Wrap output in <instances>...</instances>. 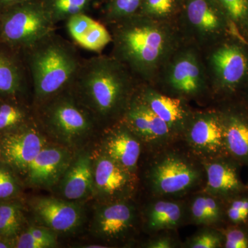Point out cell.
<instances>
[{"mask_svg": "<svg viewBox=\"0 0 248 248\" xmlns=\"http://www.w3.org/2000/svg\"><path fill=\"white\" fill-rule=\"evenodd\" d=\"M112 55L141 83L153 84L171 56L184 43L175 22L140 14L108 26Z\"/></svg>", "mask_w": 248, "mask_h": 248, "instance_id": "1", "label": "cell"}, {"mask_svg": "<svg viewBox=\"0 0 248 248\" xmlns=\"http://www.w3.org/2000/svg\"><path fill=\"white\" fill-rule=\"evenodd\" d=\"M141 84L112 55L84 59L69 86L99 124L108 127L122 120Z\"/></svg>", "mask_w": 248, "mask_h": 248, "instance_id": "2", "label": "cell"}, {"mask_svg": "<svg viewBox=\"0 0 248 248\" xmlns=\"http://www.w3.org/2000/svg\"><path fill=\"white\" fill-rule=\"evenodd\" d=\"M21 53L30 78L32 106L69 87L84 60L76 45L55 31Z\"/></svg>", "mask_w": 248, "mask_h": 248, "instance_id": "3", "label": "cell"}, {"mask_svg": "<svg viewBox=\"0 0 248 248\" xmlns=\"http://www.w3.org/2000/svg\"><path fill=\"white\" fill-rule=\"evenodd\" d=\"M180 140L150 152L145 184L151 197L184 200L203 190L205 172L202 160Z\"/></svg>", "mask_w": 248, "mask_h": 248, "instance_id": "4", "label": "cell"}, {"mask_svg": "<svg viewBox=\"0 0 248 248\" xmlns=\"http://www.w3.org/2000/svg\"><path fill=\"white\" fill-rule=\"evenodd\" d=\"M153 87L172 97L187 102L211 99L212 93L202 50L184 44L163 67Z\"/></svg>", "mask_w": 248, "mask_h": 248, "instance_id": "5", "label": "cell"}, {"mask_svg": "<svg viewBox=\"0 0 248 248\" xmlns=\"http://www.w3.org/2000/svg\"><path fill=\"white\" fill-rule=\"evenodd\" d=\"M32 109L39 128L66 142L84 138L99 124L70 87Z\"/></svg>", "mask_w": 248, "mask_h": 248, "instance_id": "6", "label": "cell"}, {"mask_svg": "<svg viewBox=\"0 0 248 248\" xmlns=\"http://www.w3.org/2000/svg\"><path fill=\"white\" fill-rule=\"evenodd\" d=\"M56 29L40 0H29L1 11L0 43L22 53Z\"/></svg>", "mask_w": 248, "mask_h": 248, "instance_id": "7", "label": "cell"}, {"mask_svg": "<svg viewBox=\"0 0 248 248\" xmlns=\"http://www.w3.org/2000/svg\"><path fill=\"white\" fill-rule=\"evenodd\" d=\"M175 23L184 42L203 51L223 40L231 22L216 0H183Z\"/></svg>", "mask_w": 248, "mask_h": 248, "instance_id": "8", "label": "cell"}, {"mask_svg": "<svg viewBox=\"0 0 248 248\" xmlns=\"http://www.w3.org/2000/svg\"><path fill=\"white\" fill-rule=\"evenodd\" d=\"M202 52L212 97L234 92L248 77V55L239 44L223 40Z\"/></svg>", "mask_w": 248, "mask_h": 248, "instance_id": "9", "label": "cell"}, {"mask_svg": "<svg viewBox=\"0 0 248 248\" xmlns=\"http://www.w3.org/2000/svg\"><path fill=\"white\" fill-rule=\"evenodd\" d=\"M182 140L202 161L228 156L221 111L195 110Z\"/></svg>", "mask_w": 248, "mask_h": 248, "instance_id": "10", "label": "cell"}, {"mask_svg": "<svg viewBox=\"0 0 248 248\" xmlns=\"http://www.w3.org/2000/svg\"><path fill=\"white\" fill-rule=\"evenodd\" d=\"M94 195L101 203L133 200L138 188V173L131 172L102 153L94 161Z\"/></svg>", "mask_w": 248, "mask_h": 248, "instance_id": "11", "label": "cell"}, {"mask_svg": "<svg viewBox=\"0 0 248 248\" xmlns=\"http://www.w3.org/2000/svg\"><path fill=\"white\" fill-rule=\"evenodd\" d=\"M148 153L179 141L164 121L135 94L122 120Z\"/></svg>", "mask_w": 248, "mask_h": 248, "instance_id": "12", "label": "cell"}, {"mask_svg": "<svg viewBox=\"0 0 248 248\" xmlns=\"http://www.w3.org/2000/svg\"><path fill=\"white\" fill-rule=\"evenodd\" d=\"M133 200L101 203L93 223L94 235L109 243L120 242L130 237L140 218Z\"/></svg>", "mask_w": 248, "mask_h": 248, "instance_id": "13", "label": "cell"}, {"mask_svg": "<svg viewBox=\"0 0 248 248\" xmlns=\"http://www.w3.org/2000/svg\"><path fill=\"white\" fill-rule=\"evenodd\" d=\"M45 137L35 122L0 136L1 161L18 175H25L29 165L46 146Z\"/></svg>", "mask_w": 248, "mask_h": 248, "instance_id": "14", "label": "cell"}, {"mask_svg": "<svg viewBox=\"0 0 248 248\" xmlns=\"http://www.w3.org/2000/svg\"><path fill=\"white\" fill-rule=\"evenodd\" d=\"M137 95L164 121L178 140H182L195 110L190 102L167 95L145 83L139 86Z\"/></svg>", "mask_w": 248, "mask_h": 248, "instance_id": "15", "label": "cell"}, {"mask_svg": "<svg viewBox=\"0 0 248 248\" xmlns=\"http://www.w3.org/2000/svg\"><path fill=\"white\" fill-rule=\"evenodd\" d=\"M205 172L203 190L224 202L243 195L248 187L240 177L239 163L229 156L202 161Z\"/></svg>", "mask_w": 248, "mask_h": 248, "instance_id": "16", "label": "cell"}, {"mask_svg": "<svg viewBox=\"0 0 248 248\" xmlns=\"http://www.w3.org/2000/svg\"><path fill=\"white\" fill-rule=\"evenodd\" d=\"M31 208L36 219L55 232H70L82 222V209L72 201L40 197L32 200Z\"/></svg>", "mask_w": 248, "mask_h": 248, "instance_id": "17", "label": "cell"}, {"mask_svg": "<svg viewBox=\"0 0 248 248\" xmlns=\"http://www.w3.org/2000/svg\"><path fill=\"white\" fill-rule=\"evenodd\" d=\"M72 161L71 153L67 148L46 146L29 165L26 181L34 187H52L60 182Z\"/></svg>", "mask_w": 248, "mask_h": 248, "instance_id": "18", "label": "cell"}, {"mask_svg": "<svg viewBox=\"0 0 248 248\" xmlns=\"http://www.w3.org/2000/svg\"><path fill=\"white\" fill-rule=\"evenodd\" d=\"M143 228L150 235L177 231L187 224V200L151 197L142 214Z\"/></svg>", "mask_w": 248, "mask_h": 248, "instance_id": "19", "label": "cell"}, {"mask_svg": "<svg viewBox=\"0 0 248 248\" xmlns=\"http://www.w3.org/2000/svg\"><path fill=\"white\" fill-rule=\"evenodd\" d=\"M143 149L140 139L122 121L108 127L102 153L125 169L138 173L139 161Z\"/></svg>", "mask_w": 248, "mask_h": 248, "instance_id": "20", "label": "cell"}, {"mask_svg": "<svg viewBox=\"0 0 248 248\" xmlns=\"http://www.w3.org/2000/svg\"><path fill=\"white\" fill-rule=\"evenodd\" d=\"M32 89L22 53L0 43V97L24 99Z\"/></svg>", "mask_w": 248, "mask_h": 248, "instance_id": "21", "label": "cell"}, {"mask_svg": "<svg viewBox=\"0 0 248 248\" xmlns=\"http://www.w3.org/2000/svg\"><path fill=\"white\" fill-rule=\"evenodd\" d=\"M61 192L66 200L76 202L94 193V173L91 155L81 153L73 159L61 179Z\"/></svg>", "mask_w": 248, "mask_h": 248, "instance_id": "22", "label": "cell"}, {"mask_svg": "<svg viewBox=\"0 0 248 248\" xmlns=\"http://www.w3.org/2000/svg\"><path fill=\"white\" fill-rule=\"evenodd\" d=\"M186 200L187 224L219 228L226 218V202L205 191H197Z\"/></svg>", "mask_w": 248, "mask_h": 248, "instance_id": "23", "label": "cell"}, {"mask_svg": "<svg viewBox=\"0 0 248 248\" xmlns=\"http://www.w3.org/2000/svg\"><path fill=\"white\" fill-rule=\"evenodd\" d=\"M227 154L240 164H248V117L231 110H220Z\"/></svg>", "mask_w": 248, "mask_h": 248, "instance_id": "24", "label": "cell"}, {"mask_svg": "<svg viewBox=\"0 0 248 248\" xmlns=\"http://www.w3.org/2000/svg\"><path fill=\"white\" fill-rule=\"evenodd\" d=\"M34 122L33 109L31 110L24 99L0 97V136L16 131Z\"/></svg>", "mask_w": 248, "mask_h": 248, "instance_id": "25", "label": "cell"}, {"mask_svg": "<svg viewBox=\"0 0 248 248\" xmlns=\"http://www.w3.org/2000/svg\"><path fill=\"white\" fill-rule=\"evenodd\" d=\"M25 222L22 204L17 198L0 202V236L16 241Z\"/></svg>", "mask_w": 248, "mask_h": 248, "instance_id": "26", "label": "cell"}, {"mask_svg": "<svg viewBox=\"0 0 248 248\" xmlns=\"http://www.w3.org/2000/svg\"><path fill=\"white\" fill-rule=\"evenodd\" d=\"M57 245L56 232L44 226L29 227L16 240V248H51Z\"/></svg>", "mask_w": 248, "mask_h": 248, "instance_id": "27", "label": "cell"}, {"mask_svg": "<svg viewBox=\"0 0 248 248\" xmlns=\"http://www.w3.org/2000/svg\"><path fill=\"white\" fill-rule=\"evenodd\" d=\"M183 0H143L138 14L164 22H175Z\"/></svg>", "mask_w": 248, "mask_h": 248, "instance_id": "28", "label": "cell"}, {"mask_svg": "<svg viewBox=\"0 0 248 248\" xmlns=\"http://www.w3.org/2000/svg\"><path fill=\"white\" fill-rule=\"evenodd\" d=\"M55 25L72 16L85 14L91 0H40Z\"/></svg>", "mask_w": 248, "mask_h": 248, "instance_id": "29", "label": "cell"}, {"mask_svg": "<svg viewBox=\"0 0 248 248\" xmlns=\"http://www.w3.org/2000/svg\"><path fill=\"white\" fill-rule=\"evenodd\" d=\"M143 0H107L100 22L108 26L138 14Z\"/></svg>", "mask_w": 248, "mask_h": 248, "instance_id": "30", "label": "cell"}, {"mask_svg": "<svg viewBox=\"0 0 248 248\" xmlns=\"http://www.w3.org/2000/svg\"><path fill=\"white\" fill-rule=\"evenodd\" d=\"M224 236L220 228L200 227V229L183 243V248H221Z\"/></svg>", "mask_w": 248, "mask_h": 248, "instance_id": "31", "label": "cell"}, {"mask_svg": "<svg viewBox=\"0 0 248 248\" xmlns=\"http://www.w3.org/2000/svg\"><path fill=\"white\" fill-rule=\"evenodd\" d=\"M112 42V35L107 26L95 21L93 27L83 36L78 45L91 51L100 52Z\"/></svg>", "mask_w": 248, "mask_h": 248, "instance_id": "32", "label": "cell"}, {"mask_svg": "<svg viewBox=\"0 0 248 248\" xmlns=\"http://www.w3.org/2000/svg\"><path fill=\"white\" fill-rule=\"evenodd\" d=\"M21 192L18 174L3 161H0V202L16 199Z\"/></svg>", "mask_w": 248, "mask_h": 248, "instance_id": "33", "label": "cell"}, {"mask_svg": "<svg viewBox=\"0 0 248 248\" xmlns=\"http://www.w3.org/2000/svg\"><path fill=\"white\" fill-rule=\"evenodd\" d=\"M231 22L244 25L248 22V0H216Z\"/></svg>", "mask_w": 248, "mask_h": 248, "instance_id": "34", "label": "cell"}, {"mask_svg": "<svg viewBox=\"0 0 248 248\" xmlns=\"http://www.w3.org/2000/svg\"><path fill=\"white\" fill-rule=\"evenodd\" d=\"M95 21L86 14H77L67 19L66 29L72 39L78 43L93 27Z\"/></svg>", "mask_w": 248, "mask_h": 248, "instance_id": "35", "label": "cell"}, {"mask_svg": "<svg viewBox=\"0 0 248 248\" xmlns=\"http://www.w3.org/2000/svg\"><path fill=\"white\" fill-rule=\"evenodd\" d=\"M183 243L179 239L177 231L160 232L151 235L150 239L142 244L144 248H179Z\"/></svg>", "mask_w": 248, "mask_h": 248, "instance_id": "36", "label": "cell"}, {"mask_svg": "<svg viewBox=\"0 0 248 248\" xmlns=\"http://www.w3.org/2000/svg\"><path fill=\"white\" fill-rule=\"evenodd\" d=\"M233 225L226 229H221L224 236L225 248H248V228Z\"/></svg>", "mask_w": 248, "mask_h": 248, "instance_id": "37", "label": "cell"}, {"mask_svg": "<svg viewBox=\"0 0 248 248\" xmlns=\"http://www.w3.org/2000/svg\"><path fill=\"white\" fill-rule=\"evenodd\" d=\"M228 205L239 210L245 223H246L248 219V197L239 196L232 200L228 201Z\"/></svg>", "mask_w": 248, "mask_h": 248, "instance_id": "38", "label": "cell"}, {"mask_svg": "<svg viewBox=\"0 0 248 248\" xmlns=\"http://www.w3.org/2000/svg\"><path fill=\"white\" fill-rule=\"evenodd\" d=\"M27 1H29V0H0V12L11 7V6H14V5Z\"/></svg>", "mask_w": 248, "mask_h": 248, "instance_id": "39", "label": "cell"}, {"mask_svg": "<svg viewBox=\"0 0 248 248\" xmlns=\"http://www.w3.org/2000/svg\"><path fill=\"white\" fill-rule=\"evenodd\" d=\"M16 248V241L0 236V248Z\"/></svg>", "mask_w": 248, "mask_h": 248, "instance_id": "40", "label": "cell"}, {"mask_svg": "<svg viewBox=\"0 0 248 248\" xmlns=\"http://www.w3.org/2000/svg\"><path fill=\"white\" fill-rule=\"evenodd\" d=\"M83 248H108L107 246H102V245L99 244H93V245H88L87 246H84Z\"/></svg>", "mask_w": 248, "mask_h": 248, "instance_id": "41", "label": "cell"}, {"mask_svg": "<svg viewBox=\"0 0 248 248\" xmlns=\"http://www.w3.org/2000/svg\"><path fill=\"white\" fill-rule=\"evenodd\" d=\"M0 161H1V149H0Z\"/></svg>", "mask_w": 248, "mask_h": 248, "instance_id": "42", "label": "cell"}, {"mask_svg": "<svg viewBox=\"0 0 248 248\" xmlns=\"http://www.w3.org/2000/svg\"></svg>", "mask_w": 248, "mask_h": 248, "instance_id": "43", "label": "cell"}]
</instances>
